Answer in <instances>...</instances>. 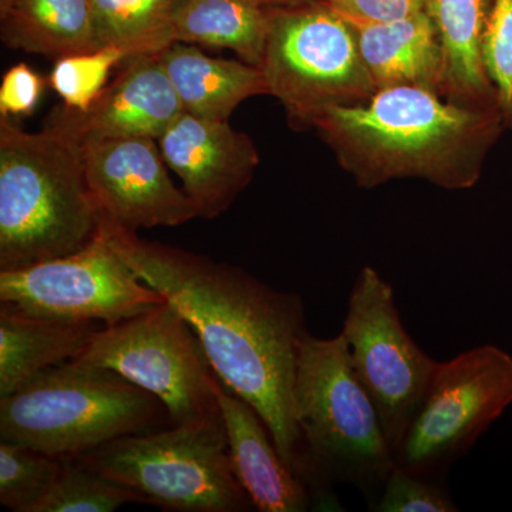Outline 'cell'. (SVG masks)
I'll use <instances>...</instances> for the list:
<instances>
[{"instance_id":"cell-1","label":"cell","mask_w":512,"mask_h":512,"mask_svg":"<svg viewBox=\"0 0 512 512\" xmlns=\"http://www.w3.org/2000/svg\"><path fill=\"white\" fill-rule=\"evenodd\" d=\"M100 232L138 278L188 320L222 383L261 414L279 453L306 485L308 466L295 419L296 370L309 333L302 296L109 221L101 220Z\"/></svg>"},{"instance_id":"cell-2","label":"cell","mask_w":512,"mask_h":512,"mask_svg":"<svg viewBox=\"0 0 512 512\" xmlns=\"http://www.w3.org/2000/svg\"><path fill=\"white\" fill-rule=\"evenodd\" d=\"M312 127L360 188L414 178L448 191L476 187L505 130L498 109L458 106L416 86L332 107Z\"/></svg>"},{"instance_id":"cell-3","label":"cell","mask_w":512,"mask_h":512,"mask_svg":"<svg viewBox=\"0 0 512 512\" xmlns=\"http://www.w3.org/2000/svg\"><path fill=\"white\" fill-rule=\"evenodd\" d=\"M100 224L80 141L50 121L29 133L0 116V271L72 255Z\"/></svg>"},{"instance_id":"cell-4","label":"cell","mask_w":512,"mask_h":512,"mask_svg":"<svg viewBox=\"0 0 512 512\" xmlns=\"http://www.w3.org/2000/svg\"><path fill=\"white\" fill-rule=\"evenodd\" d=\"M295 419L315 507L339 510L335 484L356 487L375 507L396 463L375 404L357 379L342 333L305 336L295 380Z\"/></svg>"},{"instance_id":"cell-5","label":"cell","mask_w":512,"mask_h":512,"mask_svg":"<svg viewBox=\"0 0 512 512\" xmlns=\"http://www.w3.org/2000/svg\"><path fill=\"white\" fill-rule=\"evenodd\" d=\"M163 402L114 370L73 359L0 399V440L57 458L170 427Z\"/></svg>"},{"instance_id":"cell-6","label":"cell","mask_w":512,"mask_h":512,"mask_svg":"<svg viewBox=\"0 0 512 512\" xmlns=\"http://www.w3.org/2000/svg\"><path fill=\"white\" fill-rule=\"evenodd\" d=\"M74 458L163 511L255 510L232 468L224 421L131 434Z\"/></svg>"},{"instance_id":"cell-7","label":"cell","mask_w":512,"mask_h":512,"mask_svg":"<svg viewBox=\"0 0 512 512\" xmlns=\"http://www.w3.org/2000/svg\"><path fill=\"white\" fill-rule=\"evenodd\" d=\"M259 69L295 126L312 127L323 111L365 103L377 92L355 28L325 0L269 8Z\"/></svg>"},{"instance_id":"cell-8","label":"cell","mask_w":512,"mask_h":512,"mask_svg":"<svg viewBox=\"0 0 512 512\" xmlns=\"http://www.w3.org/2000/svg\"><path fill=\"white\" fill-rule=\"evenodd\" d=\"M76 359L114 370L154 394L171 426L224 421L215 393L218 375L197 332L170 302L104 326Z\"/></svg>"},{"instance_id":"cell-9","label":"cell","mask_w":512,"mask_h":512,"mask_svg":"<svg viewBox=\"0 0 512 512\" xmlns=\"http://www.w3.org/2000/svg\"><path fill=\"white\" fill-rule=\"evenodd\" d=\"M512 404V356L477 346L437 363L394 463L414 476L444 481Z\"/></svg>"},{"instance_id":"cell-10","label":"cell","mask_w":512,"mask_h":512,"mask_svg":"<svg viewBox=\"0 0 512 512\" xmlns=\"http://www.w3.org/2000/svg\"><path fill=\"white\" fill-rule=\"evenodd\" d=\"M340 333L394 454L439 362L404 328L392 286L372 266L357 275Z\"/></svg>"},{"instance_id":"cell-11","label":"cell","mask_w":512,"mask_h":512,"mask_svg":"<svg viewBox=\"0 0 512 512\" xmlns=\"http://www.w3.org/2000/svg\"><path fill=\"white\" fill-rule=\"evenodd\" d=\"M0 301L30 315L113 326L167 302L101 235L62 258L0 271Z\"/></svg>"},{"instance_id":"cell-12","label":"cell","mask_w":512,"mask_h":512,"mask_svg":"<svg viewBox=\"0 0 512 512\" xmlns=\"http://www.w3.org/2000/svg\"><path fill=\"white\" fill-rule=\"evenodd\" d=\"M157 143L141 137L82 144L87 183L101 220L137 232L198 218L187 192L171 180Z\"/></svg>"},{"instance_id":"cell-13","label":"cell","mask_w":512,"mask_h":512,"mask_svg":"<svg viewBox=\"0 0 512 512\" xmlns=\"http://www.w3.org/2000/svg\"><path fill=\"white\" fill-rule=\"evenodd\" d=\"M158 146L204 220H215L229 210L261 161L251 137L229 121L201 119L185 111Z\"/></svg>"},{"instance_id":"cell-14","label":"cell","mask_w":512,"mask_h":512,"mask_svg":"<svg viewBox=\"0 0 512 512\" xmlns=\"http://www.w3.org/2000/svg\"><path fill=\"white\" fill-rule=\"evenodd\" d=\"M183 113L160 56L151 55L128 59L126 70L104 87L86 111L63 104L47 121L66 128L80 144L110 138L158 141Z\"/></svg>"},{"instance_id":"cell-15","label":"cell","mask_w":512,"mask_h":512,"mask_svg":"<svg viewBox=\"0 0 512 512\" xmlns=\"http://www.w3.org/2000/svg\"><path fill=\"white\" fill-rule=\"evenodd\" d=\"M229 456L239 484L255 510L261 512H305L315 508L309 488L296 476L269 430L268 424L252 404L215 380Z\"/></svg>"},{"instance_id":"cell-16","label":"cell","mask_w":512,"mask_h":512,"mask_svg":"<svg viewBox=\"0 0 512 512\" xmlns=\"http://www.w3.org/2000/svg\"><path fill=\"white\" fill-rule=\"evenodd\" d=\"M493 0H429L443 53L440 96L458 106L498 109L484 66L485 29Z\"/></svg>"},{"instance_id":"cell-17","label":"cell","mask_w":512,"mask_h":512,"mask_svg":"<svg viewBox=\"0 0 512 512\" xmlns=\"http://www.w3.org/2000/svg\"><path fill=\"white\" fill-rule=\"evenodd\" d=\"M104 325L30 315L0 301V399L28 383L37 373L82 355Z\"/></svg>"},{"instance_id":"cell-18","label":"cell","mask_w":512,"mask_h":512,"mask_svg":"<svg viewBox=\"0 0 512 512\" xmlns=\"http://www.w3.org/2000/svg\"><path fill=\"white\" fill-rule=\"evenodd\" d=\"M355 30L360 55L377 90L416 86L440 92L443 53L436 25L426 9Z\"/></svg>"},{"instance_id":"cell-19","label":"cell","mask_w":512,"mask_h":512,"mask_svg":"<svg viewBox=\"0 0 512 512\" xmlns=\"http://www.w3.org/2000/svg\"><path fill=\"white\" fill-rule=\"evenodd\" d=\"M158 56L185 113L192 116L229 121L242 101L268 94L264 74L251 64L217 59L181 42Z\"/></svg>"},{"instance_id":"cell-20","label":"cell","mask_w":512,"mask_h":512,"mask_svg":"<svg viewBox=\"0 0 512 512\" xmlns=\"http://www.w3.org/2000/svg\"><path fill=\"white\" fill-rule=\"evenodd\" d=\"M2 40L10 49L55 60L99 50L90 0H8Z\"/></svg>"},{"instance_id":"cell-21","label":"cell","mask_w":512,"mask_h":512,"mask_svg":"<svg viewBox=\"0 0 512 512\" xmlns=\"http://www.w3.org/2000/svg\"><path fill=\"white\" fill-rule=\"evenodd\" d=\"M269 8L258 0H177L175 40L222 47L242 62L261 66L268 36Z\"/></svg>"},{"instance_id":"cell-22","label":"cell","mask_w":512,"mask_h":512,"mask_svg":"<svg viewBox=\"0 0 512 512\" xmlns=\"http://www.w3.org/2000/svg\"><path fill=\"white\" fill-rule=\"evenodd\" d=\"M99 49L116 47L128 55H158L177 42V0H90Z\"/></svg>"},{"instance_id":"cell-23","label":"cell","mask_w":512,"mask_h":512,"mask_svg":"<svg viewBox=\"0 0 512 512\" xmlns=\"http://www.w3.org/2000/svg\"><path fill=\"white\" fill-rule=\"evenodd\" d=\"M147 504L137 491L104 476L77 458H62L59 474L36 512H113Z\"/></svg>"},{"instance_id":"cell-24","label":"cell","mask_w":512,"mask_h":512,"mask_svg":"<svg viewBox=\"0 0 512 512\" xmlns=\"http://www.w3.org/2000/svg\"><path fill=\"white\" fill-rule=\"evenodd\" d=\"M60 466L62 458L0 440V504L13 512H36Z\"/></svg>"},{"instance_id":"cell-25","label":"cell","mask_w":512,"mask_h":512,"mask_svg":"<svg viewBox=\"0 0 512 512\" xmlns=\"http://www.w3.org/2000/svg\"><path fill=\"white\" fill-rule=\"evenodd\" d=\"M128 55L116 47L77 53L56 60L49 83L69 109L86 111L107 86L110 70Z\"/></svg>"},{"instance_id":"cell-26","label":"cell","mask_w":512,"mask_h":512,"mask_svg":"<svg viewBox=\"0 0 512 512\" xmlns=\"http://www.w3.org/2000/svg\"><path fill=\"white\" fill-rule=\"evenodd\" d=\"M505 130H512V0H493L483 45Z\"/></svg>"},{"instance_id":"cell-27","label":"cell","mask_w":512,"mask_h":512,"mask_svg":"<svg viewBox=\"0 0 512 512\" xmlns=\"http://www.w3.org/2000/svg\"><path fill=\"white\" fill-rule=\"evenodd\" d=\"M372 511L457 512L460 508L444 481L414 476L396 466L387 477Z\"/></svg>"},{"instance_id":"cell-28","label":"cell","mask_w":512,"mask_h":512,"mask_svg":"<svg viewBox=\"0 0 512 512\" xmlns=\"http://www.w3.org/2000/svg\"><path fill=\"white\" fill-rule=\"evenodd\" d=\"M46 80L29 64L19 63L3 74L0 84V116L29 117L45 93Z\"/></svg>"},{"instance_id":"cell-29","label":"cell","mask_w":512,"mask_h":512,"mask_svg":"<svg viewBox=\"0 0 512 512\" xmlns=\"http://www.w3.org/2000/svg\"><path fill=\"white\" fill-rule=\"evenodd\" d=\"M353 28L407 18L426 9L427 0H325Z\"/></svg>"},{"instance_id":"cell-30","label":"cell","mask_w":512,"mask_h":512,"mask_svg":"<svg viewBox=\"0 0 512 512\" xmlns=\"http://www.w3.org/2000/svg\"><path fill=\"white\" fill-rule=\"evenodd\" d=\"M266 8H281V6L301 5V3L316 2V0H258Z\"/></svg>"},{"instance_id":"cell-31","label":"cell","mask_w":512,"mask_h":512,"mask_svg":"<svg viewBox=\"0 0 512 512\" xmlns=\"http://www.w3.org/2000/svg\"><path fill=\"white\" fill-rule=\"evenodd\" d=\"M427 2H429V0H427Z\"/></svg>"}]
</instances>
